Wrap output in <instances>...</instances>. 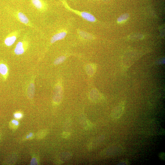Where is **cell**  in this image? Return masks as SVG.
I'll return each mask as SVG.
<instances>
[{"instance_id": "obj_1", "label": "cell", "mask_w": 165, "mask_h": 165, "mask_svg": "<svg viewBox=\"0 0 165 165\" xmlns=\"http://www.w3.org/2000/svg\"><path fill=\"white\" fill-rule=\"evenodd\" d=\"M21 41L16 44L14 50L16 55L23 54L28 47L29 44V38L26 35H24Z\"/></svg>"}, {"instance_id": "obj_2", "label": "cell", "mask_w": 165, "mask_h": 165, "mask_svg": "<svg viewBox=\"0 0 165 165\" xmlns=\"http://www.w3.org/2000/svg\"><path fill=\"white\" fill-rule=\"evenodd\" d=\"M21 32L20 30H16L10 33L5 38V44L8 47L12 46L20 36Z\"/></svg>"}, {"instance_id": "obj_3", "label": "cell", "mask_w": 165, "mask_h": 165, "mask_svg": "<svg viewBox=\"0 0 165 165\" xmlns=\"http://www.w3.org/2000/svg\"><path fill=\"white\" fill-rule=\"evenodd\" d=\"M125 103L122 101L118 104L113 110L111 113V116L114 119H118L122 115L125 110Z\"/></svg>"}, {"instance_id": "obj_4", "label": "cell", "mask_w": 165, "mask_h": 165, "mask_svg": "<svg viewBox=\"0 0 165 165\" xmlns=\"http://www.w3.org/2000/svg\"><path fill=\"white\" fill-rule=\"evenodd\" d=\"M15 16L16 19L21 23L27 26L33 27L32 24L27 16L23 13L19 11H16L15 13Z\"/></svg>"}, {"instance_id": "obj_5", "label": "cell", "mask_w": 165, "mask_h": 165, "mask_svg": "<svg viewBox=\"0 0 165 165\" xmlns=\"http://www.w3.org/2000/svg\"><path fill=\"white\" fill-rule=\"evenodd\" d=\"M123 147L119 145H117L113 146H112L106 148L103 151L104 152H109L107 154L106 156L118 155L121 154L123 152Z\"/></svg>"}, {"instance_id": "obj_6", "label": "cell", "mask_w": 165, "mask_h": 165, "mask_svg": "<svg viewBox=\"0 0 165 165\" xmlns=\"http://www.w3.org/2000/svg\"><path fill=\"white\" fill-rule=\"evenodd\" d=\"M32 5L40 12L45 11L47 8V5L43 0H31Z\"/></svg>"}, {"instance_id": "obj_7", "label": "cell", "mask_w": 165, "mask_h": 165, "mask_svg": "<svg viewBox=\"0 0 165 165\" xmlns=\"http://www.w3.org/2000/svg\"><path fill=\"white\" fill-rule=\"evenodd\" d=\"M67 32H62L57 33L53 35L51 39V43H54L56 41L61 40L64 39L67 36Z\"/></svg>"}, {"instance_id": "obj_8", "label": "cell", "mask_w": 165, "mask_h": 165, "mask_svg": "<svg viewBox=\"0 0 165 165\" xmlns=\"http://www.w3.org/2000/svg\"><path fill=\"white\" fill-rule=\"evenodd\" d=\"M81 16L82 18L89 22H94L96 20L95 16L89 13L82 12L81 13Z\"/></svg>"}, {"instance_id": "obj_9", "label": "cell", "mask_w": 165, "mask_h": 165, "mask_svg": "<svg viewBox=\"0 0 165 165\" xmlns=\"http://www.w3.org/2000/svg\"><path fill=\"white\" fill-rule=\"evenodd\" d=\"M61 88L58 86L56 88L54 101L56 103H59L61 100Z\"/></svg>"}, {"instance_id": "obj_10", "label": "cell", "mask_w": 165, "mask_h": 165, "mask_svg": "<svg viewBox=\"0 0 165 165\" xmlns=\"http://www.w3.org/2000/svg\"><path fill=\"white\" fill-rule=\"evenodd\" d=\"M35 93V87L34 84L31 83L29 85L27 90L28 97L30 99L34 98Z\"/></svg>"}, {"instance_id": "obj_11", "label": "cell", "mask_w": 165, "mask_h": 165, "mask_svg": "<svg viewBox=\"0 0 165 165\" xmlns=\"http://www.w3.org/2000/svg\"><path fill=\"white\" fill-rule=\"evenodd\" d=\"M8 68L7 66L4 63L0 64V73L2 75L6 76L8 72Z\"/></svg>"}, {"instance_id": "obj_12", "label": "cell", "mask_w": 165, "mask_h": 165, "mask_svg": "<svg viewBox=\"0 0 165 165\" xmlns=\"http://www.w3.org/2000/svg\"><path fill=\"white\" fill-rule=\"evenodd\" d=\"M129 15L128 14H123L121 15L118 19L119 23L122 22L126 21L129 18Z\"/></svg>"}, {"instance_id": "obj_13", "label": "cell", "mask_w": 165, "mask_h": 165, "mask_svg": "<svg viewBox=\"0 0 165 165\" xmlns=\"http://www.w3.org/2000/svg\"><path fill=\"white\" fill-rule=\"evenodd\" d=\"M79 34L81 37L84 39H92L91 36L85 32L80 31Z\"/></svg>"}, {"instance_id": "obj_14", "label": "cell", "mask_w": 165, "mask_h": 165, "mask_svg": "<svg viewBox=\"0 0 165 165\" xmlns=\"http://www.w3.org/2000/svg\"><path fill=\"white\" fill-rule=\"evenodd\" d=\"M66 59V57L64 56H61L56 59L54 62L55 65L60 64L63 62Z\"/></svg>"}, {"instance_id": "obj_15", "label": "cell", "mask_w": 165, "mask_h": 165, "mask_svg": "<svg viewBox=\"0 0 165 165\" xmlns=\"http://www.w3.org/2000/svg\"><path fill=\"white\" fill-rule=\"evenodd\" d=\"M47 131L46 130L41 131L39 132L37 137L39 138H43L47 135Z\"/></svg>"}, {"instance_id": "obj_16", "label": "cell", "mask_w": 165, "mask_h": 165, "mask_svg": "<svg viewBox=\"0 0 165 165\" xmlns=\"http://www.w3.org/2000/svg\"><path fill=\"white\" fill-rule=\"evenodd\" d=\"M14 117L17 119H20L22 117V114L20 113H16L14 114Z\"/></svg>"}, {"instance_id": "obj_17", "label": "cell", "mask_w": 165, "mask_h": 165, "mask_svg": "<svg viewBox=\"0 0 165 165\" xmlns=\"http://www.w3.org/2000/svg\"><path fill=\"white\" fill-rule=\"evenodd\" d=\"M38 164V162L37 160L35 158H33L31 161V165H37Z\"/></svg>"}, {"instance_id": "obj_18", "label": "cell", "mask_w": 165, "mask_h": 165, "mask_svg": "<svg viewBox=\"0 0 165 165\" xmlns=\"http://www.w3.org/2000/svg\"><path fill=\"white\" fill-rule=\"evenodd\" d=\"M11 123L13 124V125L15 126H17L19 125V122L15 120H13L11 121Z\"/></svg>"}, {"instance_id": "obj_19", "label": "cell", "mask_w": 165, "mask_h": 165, "mask_svg": "<svg viewBox=\"0 0 165 165\" xmlns=\"http://www.w3.org/2000/svg\"><path fill=\"white\" fill-rule=\"evenodd\" d=\"M70 136V134L68 133H64L62 134V136L64 138H67Z\"/></svg>"}]
</instances>
